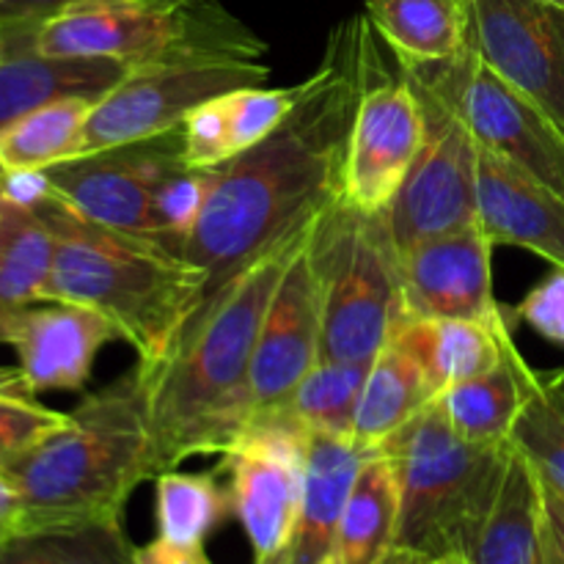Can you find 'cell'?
<instances>
[{
    "label": "cell",
    "instance_id": "cell-30",
    "mask_svg": "<svg viewBox=\"0 0 564 564\" xmlns=\"http://www.w3.org/2000/svg\"><path fill=\"white\" fill-rule=\"evenodd\" d=\"M218 471L158 474L154 479V516H158V538L182 549H204L209 534L224 523L231 512L229 488H220Z\"/></svg>",
    "mask_w": 564,
    "mask_h": 564
},
{
    "label": "cell",
    "instance_id": "cell-42",
    "mask_svg": "<svg viewBox=\"0 0 564 564\" xmlns=\"http://www.w3.org/2000/svg\"><path fill=\"white\" fill-rule=\"evenodd\" d=\"M422 560H424V556L411 554V551H405V549H394V551H391L389 560H386L383 564H422Z\"/></svg>",
    "mask_w": 564,
    "mask_h": 564
},
{
    "label": "cell",
    "instance_id": "cell-2",
    "mask_svg": "<svg viewBox=\"0 0 564 564\" xmlns=\"http://www.w3.org/2000/svg\"><path fill=\"white\" fill-rule=\"evenodd\" d=\"M319 215L286 231L215 290L187 319L163 361L138 364L158 474L180 468L193 455H224L248 430V380L264 314L292 259L312 240Z\"/></svg>",
    "mask_w": 564,
    "mask_h": 564
},
{
    "label": "cell",
    "instance_id": "cell-21",
    "mask_svg": "<svg viewBox=\"0 0 564 564\" xmlns=\"http://www.w3.org/2000/svg\"><path fill=\"white\" fill-rule=\"evenodd\" d=\"M352 441L306 433V474L295 532L273 564H325L364 460Z\"/></svg>",
    "mask_w": 564,
    "mask_h": 564
},
{
    "label": "cell",
    "instance_id": "cell-31",
    "mask_svg": "<svg viewBox=\"0 0 564 564\" xmlns=\"http://www.w3.org/2000/svg\"><path fill=\"white\" fill-rule=\"evenodd\" d=\"M507 317L482 319H427V352L438 397L452 386L466 383L488 372L505 358V339L510 336Z\"/></svg>",
    "mask_w": 564,
    "mask_h": 564
},
{
    "label": "cell",
    "instance_id": "cell-19",
    "mask_svg": "<svg viewBox=\"0 0 564 564\" xmlns=\"http://www.w3.org/2000/svg\"><path fill=\"white\" fill-rule=\"evenodd\" d=\"M479 226L494 246H516L564 268V196L510 160L479 149Z\"/></svg>",
    "mask_w": 564,
    "mask_h": 564
},
{
    "label": "cell",
    "instance_id": "cell-26",
    "mask_svg": "<svg viewBox=\"0 0 564 564\" xmlns=\"http://www.w3.org/2000/svg\"><path fill=\"white\" fill-rule=\"evenodd\" d=\"M543 488L527 457L512 452L494 507L474 534L466 556L471 564H540Z\"/></svg>",
    "mask_w": 564,
    "mask_h": 564
},
{
    "label": "cell",
    "instance_id": "cell-32",
    "mask_svg": "<svg viewBox=\"0 0 564 564\" xmlns=\"http://www.w3.org/2000/svg\"><path fill=\"white\" fill-rule=\"evenodd\" d=\"M510 446L527 457L540 479L564 494V369L534 372Z\"/></svg>",
    "mask_w": 564,
    "mask_h": 564
},
{
    "label": "cell",
    "instance_id": "cell-27",
    "mask_svg": "<svg viewBox=\"0 0 564 564\" xmlns=\"http://www.w3.org/2000/svg\"><path fill=\"white\" fill-rule=\"evenodd\" d=\"M367 372L369 364L364 361L319 358L312 372L295 386V391L281 405L257 419H279L303 433H323L352 441Z\"/></svg>",
    "mask_w": 564,
    "mask_h": 564
},
{
    "label": "cell",
    "instance_id": "cell-11",
    "mask_svg": "<svg viewBox=\"0 0 564 564\" xmlns=\"http://www.w3.org/2000/svg\"><path fill=\"white\" fill-rule=\"evenodd\" d=\"M268 80L270 69L262 61L132 72L94 102L77 158L180 130L187 113L207 99L235 88L264 86Z\"/></svg>",
    "mask_w": 564,
    "mask_h": 564
},
{
    "label": "cell",
    "instance_id": "cell-8",
    "mask_svg": "<svg viewBox=\"0 0 564 564\" xmlns=\"http://www.w3.org/2000/svg\"><path fill=\"white\" fill-rule=\"evenodd\" d=\"M405 69L455 110L479 149L510 160L564 196V130L534 99L496 75L471 44L452 61Z\"/></svg>",
    "mask_w": 564,
    "mask_h": 564
},
{
    "label": "cell",
    "instance_id": "cell-9",
    "mask_svg": "<svg viewBox=\"0 0 564 564\" xmlns=\"http://www.w3.org/2000/svg\"><path fill=\"white\" fill-rule=\"evenodd\" d=\"M427 119L419 83L375 42L347 135L341 202L367 215H383L405 185L424 147Z\"/></svg>",
    "mask_w": 564,
    "mask_h": 564
},
{
    "label": "cell",
    "instance_id": "cell-33",
    "mask_svg": "<svg viewBox=\"0 0 564 564\" xmlns=\"http://www.w3.org/2000/svg\"><path fill=\"white\" fill-rule=\"evenodd\" d=\"M135 549L121 523L22 534L0 549V564H135Z\"/></svg>",
    "mask_w": 564,
    "mask_h": 564
},
{
    "label": "cell",
    "instance_id": "cell-20",
    "mask_svg": "<svg viewBox=\"0 0 564 564\" xmlns=\"http://www.w3.org/2000/svg\"><path fill=\"white\" fill-rule=\"evenodd\" d=\"M297 97L301 83L290 88H235L202 102L182 124L185 165L193 171H209L231 163L279 130L295 110Z\"/></svg>",
    "mask_w": 564,
    "mask_h": 564
},
{
    "label": "cell",
    "instance_id": "cell-18",
    "mask_svg": "<svg viewBox=\"0 0 564 564\" xmlns=\"http://www.w3.org/2000/svg\"><path fill=\"white\" fill-rule=\"evenodd\" d=\"M438 400L427 352V319L405 317L372 358L358 405L352 446L378 455L380 446Z\"/></svg>",
    "mask_w": 564,
    "mask_h": 564
},
{
    "label": "cell",
    "instance_id": "cell-3",
    "mask_svg": "<svg viewBox=\"0 0 564 564\" xmlns=\"http://www.w3.org/2000/svg\"><path fill=\"white\" fill-rule=\"evenodd\" d=\"M69 424L6 466L22 499V534L121 523L127 501L158 479L141 369L83 397Z\"/></svg>",
    "mask_w": 564,
    "mask_h": 564
},
{
    "label": "cell",
    "instance_id": "cell-5",
    "mask_svg": "<svg viewBox=\"0 0 564 564\" xmlns=\"http://www.w3.org/2000/svg\"><path fill=\"white\" fill-rule=\"evenodd\" d=\"M6 44L47 58H102L132 72L262 61L268 44L220 0H77L36 25H0Z\"/></svg>",
    "mask_w": 564,
    "mask_h": 564
},
{
    "label": "cell",
    "instance_id": "cell-1",
    "mask_svg": "<svg viewBox=\"0 0 564 564\" xmlns=\"http://www.w3.org/2000/svg\"><path fill=\"white\" fill-rule=\"evenodd\" d=\"M378 39L367 14L336 25L284 124L218 169L207 207L180 248L182 259L207 273V297L341 198L347 135Z\"/></svg>",
    "mask_w": 564,
    "mask_h": 564
},
{
    "label": "cell",
    "instance_id": "cell-45",
    "mask_svg": "<svg viewBox=\"0 0 564 564\" xmlns=\"http://www.w3.org/2000/svg\"><path fill=\"white\" fill-rule=\"evenodd\" d=\"M549 3H554V6H562V9H564V0H549Z\"/></svg>",
    "mask_w": 564,
    "mask_h": 564
},
{
    "label": "cell",
    "instance_id": "cell-44",
    "mask_svg": "<svg viewBox=\"0 0 564 564\" xmlns=\"http://www.w3.org/2000/svg\"><path fill=\"white\" fill-rule=\"evenodd\" d=\"M6 53V42H3V28H0V58H3Z\"/></svg>",
    "mask_w": 564,
    "mask_h": 564
},
{
    "label": "cell",
    "instance_id": "cell-23",
    "mask_svg": "<svg viewBox=\"0 0 564 564\" xmlns=\"http://www.w3.org/2000/svg\"><path fill=\"white\" fill-rule=\"evenodd\" d=\"M532 383L534 369L521 356L510 334L505 339V358L494 369L452 386L438 397V402L463 438L507 444Z\"/></svg>",
    "mask_w": 564,
    "mask_h": 564
},
{
    "label": "cell",
    "instance_id": "cell-13",
    "mask_svg": "<svg viewBox=\"0 0 564 564\" xmlns=\"http://www.w3.org/2000/svg\"><path fill=\"white\" fill-rule=\"evenodd\" d=\"M180 130L83 154L44 171L50 187L69 207L108 229L152 237V207L160 187L185 171Z\"/></svg>",
    "mask_w": 564,
    "mask_h": 564
},
{
    "label": "cell",
    "instance_id": "cell-37",
    "mask_svg": "<svg viewBox=\"0 0 564 564\" xmlns=\"http://www.w3.org/2000/svg\"><path fill=\"white\" fill-rule=\"evenodd\" d=\"M540 512V564H564V494L545 485Z\"/></svg>",
    "mask_w": 564,
    "mask_h": 564
},
{
    "label": "cell",
    "instance_id": "cell-24",
    "mask_svg": "<svg viewBox=\"0 0 564 564\" xmlns=\"http://www.w3.org/2000/svg\"><path fill=\"white\" fill-rule=\"evenodd\" d=\"M400 474L386 455L364 460L325 564H383L397 549Z\"/></svg>",
    "mask_w": 564,
    "mask_h": 564
},
{
    "label": "cell",
    "instance_id": "cell-12",
    "mask_svg": "<svg viewBox=\"0 0 564 564\" xmlns=\"http://www.w3.org/2000/svg\"><path fill=\"white\" fill-rule=\"evenodd\" d=\"M220 457L218 471L229 477L231 512L251 543L253 564H273L301 512L306 433L279 419H257Z\"/></svg>",
    "mask_w": 564,
    "mask_h": 564
},
{
    "label": "cell",
    "instance_id": "cell-15",
    "mask_svg": "<svg viewBox=\"0 0 564 564\" xmlns=\"http://www.w3.org/2000/svg\"><path fill=\"white\" fill-rule=\"evenodd\" d=\"M312 240L292 259L264 314L262 334L253 352L251 380H248L251 422L281 405L319 361L323 279H319Z\"/></svg>",
    "mask_w": 564,
    "mask_h": 564
},
{
    "label": "cell",
    "instance_id": "cell-35",
    "mask_svg": "<svg viewBox=\"0 0 564 564\" xmlns=\"http://www.w3.org/2000/svg\"><path fill=\"white\" fill-rule=\"evenodd\" d=\"M28 391H0V471L69 424V411H55Z\"/></svg>",
    "mask_w": 564,
    "mask_h": 564
},
{
    "label": "cell",
    "instance_id": "cell-38",
    "mask_svg": "<svg viewBox=\"0 0 564 564\" xmlns=\"http://www.w3.org/2000/svg\"><path fill=\"white\" fill-rule=\"evenodd\" d=\"M135 564H213L204 549H182L158 538L147 545L135 549Z\"/></svg>",
    "mask_w": 564,
    "mask_h": 564
},
{
    "label": "cell",
    "instance_id": "cell-41",
    "mask_svg": "<svg viewBox=\"0 0 564 564\" xmlns=\"http://www.w3.org/2000/svg\"><path fill=\"white\" fill-rule=\"evenodd\" d=\"M0 391H28V394H33L17 367H0Z\"/></svg>",
    "mask_w": 564,
    "mask_h": 564
},
{
    "label": "cell",
    "instance_id": "cell-6",
    "mask_svg": "<svg viewBox=\"0 0 564 564\" xmlns=\"http://www.w3.org/2000/svg\"><path fill=\"white\" fill-rule=\"evenodd\" d=\"M512 452L510 441L463 438L438 400L397 430L378 449L400 474L397 549L424 560L466 554L505 482Z\"/></svg>",
    "mask_w": 564,
    "mask_h": 564
},
{
    "label": "cell",
    "instance_id": "cell-29",
    "mask_svg": "<svg viewBox=\"0 0 564 564\" xmlns=\"http://www.w3.org/2000/svg\"><path fill=\"white\" fill-rule=\"evenodd\" d=\"M55 237L31 207L0 202V308L44 303Z\"/></svg>",
    "mask_w": 564,
    "mask_h": 564
},
{
    "label": "cell",
    "instance_id": "cell-10",
    "mask_svg": "<svg viewBox=\"0 0 564 564\" xmlns=\"http://www.w3.org/2000/svg\"><path fill=\"white\" fill-rule=\"evenodd\" d=\"M413 80L422 91L427 135L405 185L383 213L397 251L479 220V143L438 94L430 91L416 75Z\"/></svg>",
    "mask_w": 564,
    "mask_h": 564
},
{
    "label": "cell",
    "instance_id": "cell-7",
    "mask_svg": "<svg viewBox=\"0 0 564 564\" xmlns=\"http://www.w3.org/2000/svg\"><path fill=\"white\" fill-rule=\"evenodd\" d=\"M312 248L323 279L319 358L372 364L408 317L400 251L383 215L358 213L339 198L319 218Z\"/></svg>",
    "mask_w": 564,
    "mask_h": 564
},
{
    "label": "cell",
    "instance_id": "cell-39",
    "mask_svg": "<svg viewBox=\"0 0 564 564\" xmlns=\"http://www.w3.org/2000/svg\"><path fill=\"white\" fill-rule=\"evenodd\" d=\"M77 0H0V25H36Z\"/></svg>",
    "mask_w": 564,
    "mask_h": 564
},
{
    "label": "cell",
    "instance_id": "cell-43",
    "mask_svg": "<svg viewBox=\"0 0 564 564\" xmlns=\"http://www.w3.org/2000/svg\"><path fill=\"white\" fill-rule=\"evenodd\" d=\"M422 564H471L466 554H446V556H433V560H422Z\"/></svg>",
    "mask_w": 564,
    "mask_h": 564
},
{
    "label": "cell",
    "instance_id": "cell-22",
    "mask_svg": "<svg viewBox=\"0 0 564 564\" xmlns=\"http://www.w3.org/2000/svg\"><path fill=\"white\" fill-rule=\"evenodd\" d=\"M130 75L132 69L116 61L47 58L31 47L6 44L0 58V127L55 99H99Z\"/></svg>",
    "mask_w": 564,
    "mask_h": 564
},
{
    "label": "cell",
    "instance_id": "cell-14",
    "mask_svg": "<svg viewBox=\"0 0 564 564\" xmlns=\"http://www.w3.org/2000/svg\"><path fill=\"white\" fill-rule=\"evenodd\" d=\"M468 44L564 130V9L549 0H463Z\"/></svg>",
    "mask_w": 564,
    "mask_h": 564
},
{
    "label": "cell",
    "instance_id": "cell-28",
    "mask_svg": "<svg viewBox=\"0 0 564 564\" xmlns=\"http://www.w3.org/2000/svg\"><path fill=\"white\" fill-rule=\"evenodd\" d=\"M94 102V97L55 99L0 127V174L47 171L75 160Z\"/></svg>",
    "mask_w": 564,
    "mask_h": 564
},
{
    "label": "cell",
    "instance_id": "cell-40",
    "mask_svg": "<svg viewBox=\"0 0 564 564\" xmlns=\"http://www.w3.org/2000/svg\"><path fill=\"white\" fill-rule=\"evenodd\" d=\"M22 538V499L9 474L0 471V549Z\"/></svg>",
    "mask_w": 564,
    "mask_h": 564
},
{
    "label": "cell",
    "instance_id": "cell-17",
    "mask_svg": "<svg viewBox=\"0 0 564 564\" xmlns=\"http://www.w3.org/2000/svg\"><path fill=\"white\" fill-rule=\"evenodd\" d=\"M119 330L94 308L77 303H28L0 308V345L11 347L17 369L33 394L80 391L94 361Z\"/></svg>",
    "mask_w": 564,
    "mask_h": 564
},
{
    "label": "cell",
    "instance_id": "cell-25",
    "mask_svg": "<svg viewBox=\"0 0 564 564\" xmlns=\"http://www.w3.org/2000/svg\"><path fill=\"white\" fill-rule=\"evenodd\" d=\"M367 17L402 66L441 64L468 47L463 0H367Z\"/></svg>",
    "mask_w": 564,
    "mask_h": 564
},
{
    "label": "cell",
    "instance_id": "cell-16",
    "mask_svg": "<svg viewBox=\"0 0 564 564\" xmlns=\"http://www.w3.org/2000/svg\"><path fill=\"white\" fill-rule=\"evenodd\" d=\"M494 240L477 224L400 251L402 306L416 319L505 317L494 295Z\"/></svg>",
    "mask_w": 564,
    "mask_h": 564
},
{
    "label": "cell",
    "instance_id": "cell-34",
    "mask_svg": "<svg viewBox=\"0 0 564 564\" xmlns=\"http://www.w3.org/2000/svg\"><path fill=\"white\" fill-rule=\"evenodd\" d=\"M215 180H218V169L209 171H193L185 169L180 174L171 176L163 187H160L158 198L152 207V237L169 246L171 251L180 253L187 237L196 229L198 218H202L207 198L213 193Z\"/></svg>",
    "mask_w": 564,
    "mask_h": 564
},
{
    "label": "cell",
    "instance_id": "cell-36",
    "mask_svg": "<svg viewBox=\"0 0 564 564\" xmlns=\"http://www.w3.org/2000/svg\"><path fill=\"white\" fill-rule=\"evenodd\" d=\"M516 314L540 336L564 347V268L554 264V270L518 303Z\"/></svg>",
    "mask_w": 564,
    "mask_h": 564
},
{
    "label": "cell",
    "instance_id": "cell-4",
    "mask_svg": "<svg viewBox=\"0 0 564 564\" xmlns=\"http://www.w3.org/2000/svg\"><path fill=\"white\" fill-rule=\"evenodd\" d=\"M33 209L55 237L44 301L94 308L141 367L163 361L207 297V273L154 237L94 224L55 193Z\"/></svg>",
    "mask_w": 564,
    "mask_h": 564
}]
</instances>
